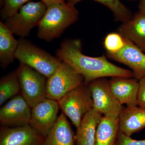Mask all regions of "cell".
<instances>
[{
    "instance_id": "cell-6",
    "label": "cell",
    "mask_w": 145,
    "mask_h": 145,
    "mask_svg": "<svg viewBox=\"0 0 145 145\" xmlns=\"http://www.w3.org/2000/svg\"><path fill=\"white\" fill-rule=\"evenodd\" d=\"M84 82L82 75L69 65L62 61L55 71L47 78L46 98L58 101Z\"/></svg>"
},
{
    "instance_id": "cell-5",
    "label": "cell",
    "mask_w": 145,
    "mask_h": 145,
    "mask_svg": "<svg viewBox=\"0 0 145 145\" xmlns=\"http://www.w3.org/2000/svg\"><path fill=\"white\" fill-rule=\"evenodd\" d=\"M47 7L42 1L29 2L18 13L6 20L4 23L13 34L25 38L29 35L32 29L39 25Z\"/></svg>"
},
{
    "instance_id": "cell-21",
    "label": "cell",
    "mask_w": 145,
    "mask_h": 145,
    "mask_svg": "<svg viewBox=\"0 0 145 145\" xmlns=\"http://www.w3.org/2000/svg\"><path fill=\"white\" fill-rule=\"evenodd\" d=\"M84 0H67V2L75 5L77 3ZM106 7L113 13L116 21L122 23L130 20L133 18L132 13L120 0H92Z\"/></svg>"
},
{
    "instance_id": "cell-10",
    "label": "cell",
    "mask_w": 145,
    "mask_h": 145,
    "mask_svg": "<svg viewBox=\"0 0 145 145\" xmlns=\"http://www.w3.org/2000/svg\"><path fill=\"white\" fill-rule=\"evenodd\" d=\"M31 110L21 94L13 97L0 110L1 125L16 127L29 125Z\"/></svg>"
},
{
    "instance_id": "cell-24",
    "label": "cell",
    "mask_w": 145,
    "mask_h": 145,
    "mask_svg": "<svg viewBox=\"0 0 145 145\" xmlns=\"http://www.w3.org/2000/svg\"><path fill=\"white\" fill-rule=\"evenodd\" d=\"M116 145H145V139L137 140L132 139L119 131Z\"/></svg>"
},
{
    "instance_id": "cell-28",
    "label": "cell",
    "mask_w": 145,
    "mask_h": 145,
    "mask_svg": "<svg viewBox=\"0 0 145 145\" xmlns=\"http://www.w3.org/2000/svg\"><path fill=\"white\" fill-rule=\"evenodd\" d=\"M129 1H133V0H129Z\"/></svg>"
},
{
    "instance_id": "cell-12",
    "label": "cell",
    "mask_w": 145,
    "mask_h": 145,
    "mask_svg": "<svg viewBox=\"0 0 145 145\" xmlns=\"http://www.w3.org/2000/svg\"><path fill=\"white\" fill-rule=\"evenodd\" d=\"M44 138L29 125L0 128V145H40Z\"/></svg>"
},
{
    "instance_id": "cell-22",
    "label": "cell",
    "mask_w": 145,
    "mask_h": 145,
    "mask_svg": "<svg viewBox=\"0 0 145 145\" xmlns=\"http://www.w3.org/2000/svg\"><path fill=\"white\" fill-rule=\"evenodd\" d=\"M126 40L119 32L108 34L104 40V46L107 55L115 54L121 51L126 44Z\"/></svg>"
},
{
    "instance_id": "cell-18",
    "label": "cell",
    "mask_w": 145,
    "mask_h": 145,
    "mask_svg": "<svg viewBox=\"0 0 145 145\" xmlns=\"http://www.w3.org/2000/svg\"><path fill=\"white\" fill-rule=\"evenodd\" d=\"M4 23L0 22V63L5 69L15 59L19 41Z\"/></svg>"
},
{
    "instance_id": "cell-20",
    "label": "cell",
    "mask_w": 145,
    "mask_h": 145,
    "mask_svg": "<svg viewBox=\"0 0 145 145\" xmlns=\"http://www.w3.org/2000/svg\"><path fill=\"white\" fill-rule=\"evenodd\" d=\"M21 93L17 70L10 72L0 80V105Z\"/></svg>"
},
{
    "instance_id": "cell-19",
    "label": "cell",
    "mask_w": 145,
    "mask_h": 145,
    "mask_svg": "<svg viewBox=\"0 0 145 145\" xmlns=\"http://www.w3.org/2000/svg\"><path fill=\"white\" fill-rule=\"evenodd\" d=\"M119 131V118L103 116L96 128L95 145H116Z\"/></svg>"
},
{
    "instance_id": "cell-15",
    "label": "cell",
    "mask_w": 145,
    "mask_h": 145,
    "mask_svg": "<svg viewBox=\"0 0 145 145\" xmlns=\"http://www.w3.org/2000/svg\"><path fill=\"white\" fill-rule=\"evenodd\" d=\"M75 135L66 117L62 113L40 145H74Z\"/></svg>"
},
{
    "instance_id": "cell-4",
    "label": "cell",
    "mask_w": 145,
    "mask_h": 145,
    "mask_svg": "<svg viewBox=\"0 0 145 145\" xmlns=\"http://www.w3.org/2000/svg\"><path fill=\"white\" fill-rule=\"evenodd\" d=\"M60 109L77 128L85 116L93 109V101L88 85L83 83L58 101Z\"/></svg>"
},
{
    "instance_id": "cell-2",
    "label": "cell",
    "mask_w": 145,
    "mask_h": 145,
    "mask_svg": "<svg viewBox=\"0 0 145 145\" xmlns=\"http://www.w3.org/2000/svg\"><path fill=\"white\" fill-rule=\"evenodd\" d=\"M79 14L75 5L66 1L48 6L38 25L37 36L45 41H52L77 21Z\"/></svg>"
},
{
    "instance_id": "cell-17",
    "label": "cell",
    "mask_w": 145,
    "mask_h": 145,
    "mask_svg": "<svg viewBox=\"0 0 145 145\" xmlns=\"http://www.w3.org/2000/svg\"><path fill=\"white\" fill-rule=\"evenodd\" d=\"M103 117L93 109L84 117L77 128L75 142L77 145H95L96 128Z\"/></svg>"
},
{
    "instance_id": "cell-25",
    "label": "cell",
    "mask_w": 145,
    "mask_h": 145,
    "mask_svg": "<svg viewBox=\"0 0 145 145\" xmlns=\"http://www.w3.org/2000/svg\"><path fill=\"white\" fill-rule=\"evenodd\" d=\"M137 106L145 109V77L139 80Z\"/></svg>"
},
{
    "instance_id": "cell-9",
    "label": "cell",
    "mask_w": 145,
    "mask_h": 145,
    "mask_svg": "<svg viewBox=\"0 0 145 145\" xmlns=\"http://www.w3.org/2000/svg\"><path fill=\"white\" fill-rule=\"evenodd\" d=\"M59 109L58 101L46 98L31 108L29 126L45 137L57 121Z\"/></svg>"
},
{
    "instance_id": "cell-13",
    "label": "cell",
    "mask_w": 145,
    "mask_h": 145,
    "mask_svg": "<svg viewBox=\"0 0 145 145\" xmlns=\"http://www.w3.org/2000/svg\"><path fill=\"white\" fill-rule=\"evenodd\" d=\"M112 92L122 105L128 107L137 106L139 81L132 78L112 77L108 80Z\"/></svg>"
},
{
    "instance_id": "cell-8",
    "label": "cell",
    "mask_w": 145,
    "mask_h": 145,
    "mask_svg": "<svg viewBox=\"0 0 145 145\" xmlns=\"http://www.w3.org/2000/svg\"><path fill=\"white\" fill-rule=\"evenodd\" d=\"M93 101V109L103 116L119 118L123 107L112 92L108 80L100 78L88 85Z\"/></svg>"
},
{
    "instance_id": "cell-14",
    "label": "cell",
    "mask_w": 145,
    "mask_h": 145,
    "mask_svg": "<svg viewBox=\"0 0 145 145\" xmlns=\"http://www.w3.org/2000/svg\"><path fill=\"white\" fill-rule=\"evenodd\" d=\"M119 131L131 136L145 128V109L138 106L123 107L119 117Z\"/></svg>"
},
{
    "instance_id": "cell-27",
    "label": "cell",
    "mask_w": 145,
    "mask_h": 145,
    "mask_svg": "<svg viewBox=\"0 0 145 145\" xmlns=\"http://www.w3.org/2000/svg\"><path fill=\"white\" fill-rule=\"evenodd\" d=\"M139 12L145 15V0H141L138 5Z\"/></svg>"
},
{
    "instance_id": "cell-26",
    "label": "cell",
    "mask_w": 145,
    "mask_h": 145,
    "mask_svg": "<svg viewBox=\"0 0 145 145\" xmlns=\"http://www.w3.org/2000/svg\"><path fill=\"white\" fill-rule=\"evenodd\" d=\"M67 1V0H41V1L46 5L47 6L54 4L64 2Z\"/></svg>"
},
{
    "instance_id": "cell-7",
    "label": "cell",
    "mask_w": 145,
    "mask_h": 145,
    "mask_svg": "<svg viewBox=\"0 0 145 145\" xmlns=\"http://www.w3.org/2000/svg\"><path fill=\"white\" fill-rule=\"evenodd\" d=\"M16 70L21 95L31 108L46 99L45 76L25 65H20Z\"/></svg>"
},
{
    "instance_id": "cell-3",
    "label": "cell",
    "mask_w": 145,
    "mask_h": 145,
    "mask_svg": "<svg viewBox=\"0 0 145 145\" xmlns=\"http://www.w3.org/2000/svg\"><path fill=\"white\" fill-rule=\"evenodd\" d=\"M19 43L15 58L20 64L25 65L48 78L57 69L62 61L24 38Z\"/></svg>"
},
{
    "instance_id": "cell-11",
    "label": "cell",
    "mask_w": 145,
    "mask_h": 145,
    "mask_svg": "<svg viewBox=\"0 0 145 145\" xmlns=\"http://www.w3.org/2000/svg\"><path fill=\"white\" fill-rule=\"evenodd\" d=\"M126 40L125 45L121 51L107 56L109 59L129 67L133 78L139 81L145 77V54L133 43Z\"/></svg>"
},
{
    "instance_id": "cell-1",
    "label": "cell",
    "mask_w": 145,
    "mask_h": 145,
    "mask_svg": "<svg viewBox=\"0 0 145 145\" xmlns=\"http://www.w3.org/2000/svg\"><path fill=\"white\" fill-rule=\"evenodd\" d=\"M56 57L82 75L86 85L97 79L107 77H133L131 71L110 62L105 55L91 57L83 54L82 44L79 39L63 41L56 51Z\"/></svg>"
},
{
    "instance_id": "cell-23",
    "label": "cell",
    "mask_w": 145,
    "mask_h": 145,
    "mask_svg": "<svg viewBox=\"0 0 145 145\" xmlns=\"http://www.w3.org/2000/svg\"><path fill=\"white\" fill-rule=\"evenodd\" d=\"M32 0H2L1 16L5 21L18 13L21 7Z\"/></svg>"
},
{
    "instance_id": "cell-16",
    "label": "cell",
    "mask_w": 145,
    "mask_h": 145,
    "mask_svg": "<svg viewBox=\"0 0 145 145\" xmlns=\"http://www.w3.org/2000/svg\"><path fill=\"white\" fill-rule=\"evenodd\" d=\"M118 32L145 51L144 14L139 12L130 20L122 23L118 29Z\"/></svg>"
}]
</instances>
